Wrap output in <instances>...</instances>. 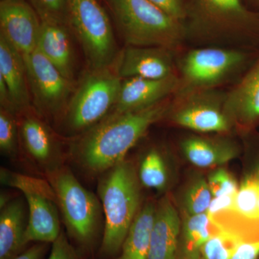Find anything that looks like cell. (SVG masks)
<instances>
[{
	"mask_svg": "<svg viewBox=\"0 0 259 259\" xmlns=\"http://www.w3.org/2000/svg\"><path fill=\"white\" fill-rule=\"evenodd\" d=\"M182 152L192 164L200 168L218 166L233 159L238 148L231 141L191 136L181 144Z\"/></svg>",
	"mask_w": 259,
	"mask_h": 259,
	"instance_id": "obj_21",
	"label": "cell"
},
{
	"mask_svg": "<svg viewBox=\"0 0 259 259\" xmlns=\"http://www.w3.org/2000/svg\"><path fill=\"white\" fill-rule=\"evenodd\" d=\"M207 182L214 197L236 193L238 190L236 180L223 168L211 173Z\"/></svg>",
	"mask_w": 259,
	"mask_h": 259,
	"instance_id": "obj_31",
	"label": "cell"
},
{
	"mask_svg": "<svg viewBox=\"0 0 259 259\" xmlns=\"http://www.w3.org/2000/svg\"><path fill=\"white\" fill-rule=\"evenodd\" d=\"M122 81L113 65L90 69L62 115L66 129L81 135L106 117L117 102Z\"/></svg>",
	"mask_w": 259,
	"mask_h": 259,
	"instance_id": "obj_5",
	"label": "cell"
},
{
	"mask_svg": "<svg viewBox=\"0 0 259 259\" xmlns=\"http://www.w3.org/2000/svg\"><path fill=\"white\" fill-rule=\"evenodd\" d=\"M68 233L79 244L89 246L96 238L101 218V202L80 183L66 166L46 174Z\"/></svg>",
	"mask_w": 259,
	"mask_h": 259,
	"instance_id": "obj_7",
	"label": "cell"
},
{
	"mask_svg": "<svg viewBox=\"0 0 259 259\" xmlns=\"http://www.w3.org/2000/svg\"><path fill=\"white\" fill-rule=\"evenodd\" d=\"M187 39L201 44H259V13L242 0H190Z\"/></svg>",
	"mask_w": 259,
	"mask_h": 259,
	"instance_id": "obj_2",
	"label": "cell"
},
{
	"mask_svg": "<svg viewBox=\"0 0 259 259\" xmlns=\"http://www.w3.org/2000/svg\"><path fill=\"white\" fill-rule=\"evenodd\" d=\"M226 94L216 90H197L175 95L168 113L175 123L200 133H223L232 122L225 107Z\"/></svg>",
	"mask_w": 259,
	"mask_h": 259,
	"instance_id": "obj_10",
	"label": "cell"
},
{
	"mask_svg": "<svg viewBox=\"0 0 259 259\" xmlns=\"http://www.w3.org/2000/svg\"><path fill=\"white\" fill-rule=\"evenodd\" d=\"M139 177L141 185L148 188L161 190L168 180L166 166L158 150L151 149L143 158L140 166Z\"/></svg>",
	"mask_w": 259,
	"mask_h": 259,
	"instance_id": "obj_24",
	"label": "cell"
},
{
	"mask_svg": "<svg viewBox=\"0 0 259 259\" xmlns=\"http://www.w3.org/2000/svg\"><path fill=\"white\" fill-rule=\"evenodd\" d=\"M207 212L190 215L185 220L182 231V253L184 259H199L202 245L221 231Z\"/></svg>",
	"mask_w": 259,
	"mask_h": 259,
	"instance_id": "obj_23",
	"label": "cell"
},
{
	"mask_svg": "<svg viewBox=\"0 0 259 259\" xmlns=\"http://www.w3.org/2000/svg\"><path fill=\"white\" fill-rule=\"evenodd\" d=\"M259 256V240L243 241L231 259H257Z\"/></svg>",
	"mask_w": 259,
	"mask_h": 259,
	"instance_id": "obj_35",
	"label": "cell"
},
{
	"mask_svg": "<svg viewBox=\"0 0 259 259\" xmlns=\"http://www.w3.org/2000/svg\"><path fill=\"white\" fill-rule=\"evenodd\" d=\"M0 77L8 87L16 112L26 111L31 103L25 58L0 35Z\"/></svg>",
	"mask_w": 259,
	"mask_h": 259,
	"instance_id": "obj_17",
	"label": "cell"
},
{
	"mask_svg": "<svg viewBox=\"0 0 259 259\" xmlns=\"http://www.w3.org/2000/svg\"><path fill=\"white\" fill-rule=\"evenodd\" d=\"M241 237L221 230L202 245V259H231L242 241Z\"/></svg>",
	"mask_w": 259,
	"mask_h": 259,
	"instance_id": "obj_26",
	"label": "cell"
},
{
	"mask_svg": "<svg viewBox=\"0 0 259 259\" xmlns=\"http://www.w3.org/2000/svg\"><path fill=\"white\" fill-rule=\"evenodd\" d=\"M0 180L3 185L21 191L23 194H40L56 202L55 192L47 179L35 178L2 168Z\"/></svg>",
	"mask_w": 259,
	"mask_h": 259,
	"instance_id": "obj_25",
	"label": "cell"
},
{
	"mask_svg": "<svg viewBox=\"0 0 259 259\" xmlns=\"http://www.w3.org/2000/svg\"><path fill=\"white\" fill-rule=\"evenodd\" d=\"M141 185L134 164L125 159L103 174L97 190L105 215L102 254L112 256L121 250L141 209Z\"/></svg>",
	"mask_w": 259,
	"mask_h": 259,
	"instance_id": "obj_3",
	"label": "cell"
},
{
	"mask_svg": "<svg viewBox=\"0 0 259 259\" xmlns=\"http://www.w3.org/2000/svg\"><path fill=\"white\" fill-rule=\"evenodd\" d=\"M178 74L162 79L133 77L122 79L113 111H136L152 106L175 95L178 90Z\"/></svg>",
	"mask_w": 259,
	"mask_h": 259,
	"instance_id": "obj_14",
	"label": "cell"
},
{
	"mask_svg": "<svg viewBox=\"0 0 259 259\" xmlns=\"http://www.w3.org/2000/svg\"><path fill=\"white\" fill-rule=\"evenodd\" d=\"M236 193L220 196L212 199L207 211L209 217L212 218L224 211L233 210Z\"/></svg>",
	"mask_w": 259,
	"mask_h": 259,
	"instance_id": "obj_34",
	"label": "cell"
},
{
	"mask_svg": "<svg viewBox=\"0 0 259 259\" xmlns=\"http://www.w3.org/2000/svg\"><path fill=\"white\" fill-rule=\"evenodd\" d=\"M41 20L26 0H2L0 35L23 56L35 50Z\"/></svg>",
	"mask_w": 259,
	"mask_h": 259,
	"instance_id": "obj_12",
	"label": "cell"
},
{
	"mask_svg": "<svg viewBox=\"0 0 259 259\" xmlns=\"http://www.w3.org/2000/svg\"><path fill=\"white\" fill-rule=\"evenodd\" d=\"M199 259H202V258H199Z\"/></svg>",
	"mask_w": 259,
	"mask_h": 259,
	"instance_id": "obj_40",
	"label": "cell"
},
{
	"mask_svg": "<svg viewBox=\"0 0 259 259\" xmlns=\"http://www.w3.org/2000/svg\"><path fill=\"white\" fill-rule=\"evenodd\" d=\"M225 107L232 123L250 127L259 121V56L226 94Z\"/></svg>",
	"mask_w": 259,
	"mask_h": 259,
	"instance_id": "obj_15",
	"label": "cell"
},
{
	"mask_svg": "<svg viewBox=\"0 0 259 259\" xmlns=\"http://www.w3.org/2000/svg\"><path fill=\"white\" fill-rule=\"evenodd\" d=\"M171 102L168 98L136 111L111 112L80 135L71 148V156L87 173H105L125 160L150 127L167 115Z\"/></svg>",
	"mask_w": 259,
	"mask_h": 259,
	"instance_id": "obj_1",
	"label": "cell"
},
{
	"mask_svg": "<svg viewBox=\"0 0 259 259\" xmlns=\"http://www.w3.org/2000/svg\"><path fill=\"white\" fill-rule=\"evenodd\" d=\"M258 199L259 184L243 181L237 192L233 211L245 219L259 221L257 218Z\"/></svg>",
	"mask_w": 259,
	"mask_h": 259,
	"instance_id": "obj_28",
	"label": "cell"
},
{
	"mask_svg": "<svg viewBox=\"0 0 259 259\" xmlns=\"http://www.w3.org/2000/svg\"><path fill=\"white\" fill-rule=\"evenodd\" d=\"M174 18L185 23L190 0H148Z\"/></svg>",
	"mask_w": 259,
	"mask_h": 259,
	"instance_id": "obj_32",
	"label": "cell"
},
{
	"mask_svg": "<svg viewBox=\"0 0 259 259\" xmlns=\"http://www.w3.org/2000/svg\"><path fill=\"white\" fill-rule=\"evenodd\" d=\"M24 58L30 97L37 112L53 118L64 115L76 89L74 81L65 77L37 49Z\"/></svg>",
	"mask_w": 259,
	"mask_h": 259,
	"instance_id": "obj_9",
	"label": "cell"
},
{
	"mask_svg": "<svg viewBox=\"0 0 259 259\" xmlns=\"http://www.w3.org/2000/svg\"><path fill=\"white\" fill-rule=\"evenodd\" d=\"M69 28L90 69L111 66L118 55L110 18L97 0H67Z\"/></svg>",
	"mask_w": 259,
	"mask_h": 259,
	"instance_id": "obj_8",
	"label": "cell"
},
{
	"mask_svg": "<svg viewBox=\"0 0 259 259\" xmlns=\"http://www.w3.org/2000/svg\"><path fill=\"white\" fill-rule=\"evenodd\" d=\"M212 196L207 181L203 178L194 181L185 195V207L188 214L193 215L207 212Z\"/></svg>",
	"mask_w": 259,
	"mask_h": 259,
	"instance_id": "obj_29",
	"label": "cell"
},
{
	"mask_svg": "<svg viewBox=\"0 0 259 259\" xmlns=\"http://www.w3.org/2000/svg\"><path fill=\"white\" fill-rule=\"evenodd\" d=\"M250 1H251L252 3H254V4L259 8V0H250Z\"/></svg>",
	"mask_w": 259,
	"mask_h": 259,
	"instance_id": "obj_38",
	"label": "cell"
},
{
	"mask_svg": "<svg viewBox=\"0 0 259 259\" xmlns=\"http://www.w3.org/2000/svg\"><path fill=\"white\" fill-rule=\"evenodd\" d=\"M15 114L1 108L0 110V150L10 158H15L19 151L20 133Z\"/></svg>",
	"mask_w": 259,
	"mask_h": 259,
	"instance_id": "obj_27",
	"label": "cell"
},
{
	"mask_svg": "<svg viewBox=\"0 0 259 259\" xmlns=\"http://www.w3.org/2000/svg\"><path fill=\"white\" fill-rule=\"evenodd\" d=\"M180 218L168 198L156 206L147 259H177Z\"/></svg>",
	"mask_w": 259,
	"mask_h": 259,
	"instance_id": "obj_19",
	"label": "cell"
},
{
	"mask_svg": "<svg viewBox=\"0 0 259 259\" xmlns=\"http://www.w3.org/2000/svg\"><path fill=\"white\" fill-rule=\"evenodd\" d=\"M23 198L10 199L0 213V259H13L26 245L28 206Z\"/></svg>",
	"mask_w": 259,
	"mask_h": 259,
	"instance_id": "obj_20",
	"label": "cell"
},
{
	"mask_svg": "<svg viewBox=\"0 0 259 259\" xmlns=\"http://www.w3.org/2000/svg\"><path fill=\"white\" fill-rule=\"evenodd\" d=\"M41 22L63 24L69 27L67 0H28Z\"/></svg>",
	"mask_w": 259,
	"mask_h": 259,
	"instance_id": "obj_30",
	"label": "cell"
},
{
	"mask_svg": "<svg viewBox=\"0 0 259 259\" xmlns=\"http://www.w3.org/2000/svg\"><path fill=\"white\" fill-rule=\"evenodd\" d=\"M23 195L28 214L25 243H54L61 233L57 203L40 194L26 193Z\"/></svg>",
	"mask_w": 259,
	"mask_h": 259,
	"instance_id": "obj_16",
	"label": "cell"
},
{
	"mask_svg": "<svg viewBox=\"0 0 259 259\" xmlns=\"http://www.w3.org/2000/svg\"><path fill=\"white\" fill-rule=\"evenodd\" d=\"M48 259H79L77 252L70 243L64 232L52 243L50 255Z\"/></svg>",
	"mask_w": 259,
	"mask_h": 259,
	"instance_id": "obj_33",
	"label": "cell"
},
{
	"mask_svg": "<svg viewBox=\"0 0 259 259\" xmlns=\"http://www.w3.org/2000/svg\"><path fill=\"white\" fill-rule=\"evenodd\" d=\"M156 206L148 202L140 209L121 248L119 259H147Z\"/></svg>",
	"mask_w": 259,
	"mask_h": 259,
	"instance_id": "obj_22",
	"label": "cell"
},
{
	"mask_svg": "<svg viewBox=\"0 0 259 259\" xmlns=\"http://www.w3.org/2000/svg\"><path fill=\"white\" fill-rule=\"evenodd\" d=\"M69 27L41 22L37 50L68 79L74 81L75 57Z\"/></svg>",
	"mask_w": 259,
	"mask_h": 259,
	"instance_id": "obj_18",
	"label": "cell"
},
{
	"mask_svg": "<svg viewBox=\"0 0 259 259\" xmlns=\"http://www.w3.org/2000/svg\"><path fill=\"white\" fill-rule=\"evenodd\" d=\"M257 218L259 220V199L258 201V205H257Z\"/></svg>",
	"mask_w": 259,
	"mask_h": 259,
	"instance_id": "obj_39",
	"label": "cell"
},
{
	"mask_svg": "<svg viewBox=\"0 0 259 259\" xmlns=\"http://www.w3.org/2000/svg\"><path fill=\"white\" fill-rule=\"evenodd\" d=\"M249 60L250 54L238 48L206 47L191 49L179 64V87L175 95L216 90L242 72Z\"/></svg>",
	"mask_w": 259,
	"mask_h": 259,
	"instance_id": "obj_6",
	"label": "cell"
},
{
	"mask_svg": "<svg viewBox=\"0 0 259 259\" xmlns=\"http://www.w3.org/2000/svg\"><path fill=\"white\" fill-rule=\"evenodd\" d=\"M47 248L48 243H37L13 259H44Z\"/></svg>",
	"mask_w": 259,
	"mask_h": 259,
	"instance_id": "obj_36",
	"label": "cell"
},
{
	"mask_svg": "<svg viewBox=\"0 0 259 259\" xmlns=\"http://www.w3.org/2000/svg\"><path fill=\"white\" fill-rule=\"evenodd\" d=\"M1 1H2V0H1Z\"/></svg>",
	"mask_w": 259,
	"mask_h": 259,
	"instance_id": "obj_41",
	"label": "cell"
},
{
	"mask_svg": "<svg viewBox=\"0 0 259 259\" xmlns=\"http://www.w3.org/2000/svg\"><path fill=\"white\" fill-rule=\"evenodd\" d=\"M23 112L18 121L20 141L29 158L44 175L64 166V156L55 134L37 115Z\"/></svg>",
	"mask_w": 259,
	"mask_h": 259,
	"instance_id": "obj_11",
	"label": "cell"
},
{
	"mask_svg": "<svg viewBox=\"0 0 259 259\" xmlns=\"http://www.w3.org/2000/svg\"><path fill=\"white\" fill-rule=\"evenodd\" d=\"M243 181L259 184V161L255 163L251 170L245 175Z\"/></svg>",
	"mask_w": 259,
	"mask_h": 259,
	"instance_id": "obj_37",
	"label": "cell"
},
{
	"mask_svg": "<svg viewBox=\"0 0 259 259\" xmlns=\"http://www.w3.org/2000/svg\"><path fill=\"white\" fill-rule=\"evenodd\" d=\"M172 51L162 47L127 46L112 65L122 79H162L177 74Z\"/></svg>",
	"mask_w": 259,
	"mask_h": 259,
	"instance_id": "obj_13",
	"label": "cell"
},
{
	"mask_svg": "<svg viewBox=\"0 0 259 259\" xmlns=\"http://www.w3.org/2000/svg\"><path fill=\"white\" fill-rule=\"evenodd\" d=\"M127 46L174 51L187 39L185 23L148 0H107Z\"/></svg>",
	"mask_w": 259,
	"mask_h": 259,
	"instance_id": "obj_4",
	"label": "cell"
}]
</instances>
